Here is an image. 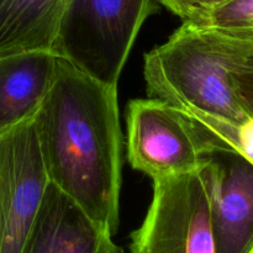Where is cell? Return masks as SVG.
Segmentation results:
<instances>
[{
  "label": "cell",
  "mask_w": 253,
  "mask_h": 253,
  "mask_svg": "<svg viewBox=\"0 0 253 253\" xmlns=\"http://www.w3.org/2000/svg\"><path fill=\"white\" fill-rule=\"evenodd\" d=\"M53 51H26L0 57V135L32 120L56 78Z\"/></svg>",
  "instance_id": "9"
},
{
  "label": "cell",
  "mask_w": 253,
  "mask_h": 253,
  "mask_svg": "<svg viewBox=\"0 0 253 253\" xmlns=\"http://www.w3.org/2000/svg\"><path fill=\"white\" fill-rule=\"evenodd\" d=\"M239 93L250 118L253 116V51L242 66L239 76Z\"/></svg>",
  "instance_id": "14"
},
{
  "label": "cell",
  "mask_w": 253,
  "mask_h": 253,
  "mask_svg": "<svg viewBox=\"0 0 253 253\" xmlns=\"http://www.w3.org/2000/svg\"><path fill=\"white\" fill-rule=\"evenodd\" d=\"M21 253H124L113 235L48 183Z\"/></svg>",
  "instance_id": "8"
},
{
  "label": "cell",
  "mask_w": 253,
  "mask_h": 253,
  "mask_svg": "<svg viewBox=\"0 0 253 253\" xmlns=\"http://www.w3.org/2000/svg\"><path fill=\"white\" fill-rule=\"evenodd\" d=\"M216 150L219 141L185 111L156 98L128 104V162L151 179L198 172Z\"/></svg>",
  "instance_id": "4"
},
{
  "label": "cell",
  "mask_w": 253,
  "mask_h": 253,
  "mask_svg": "<svg viewBox=\"0 0 253 253\" xmlns=\"http://www.w3.org/2000/svg\"><path fill=\"white\" fill-rule=\"evenodd\" d=\"M34 125L48 182L114 236L123 168L118 86L58 57L56 78Z\"/></svg>",
  "instance_id": "1"
},
{
  "label": "cell",
  "mask_w": 253,
  "mask_h": 253,
  "mask_svg": "<svg viewBox=\"0 0 253 253\" xmlns=\"http://www.w3.org/2000/svg\"><path fill=\"white\" fill-rule=\"evenodd\" d=\"M48 183L34 119L0 135V253H21Z\"/></svg>",
  "instance_id": "6"
},
{
  "label": "cell",
  "mask_w": 253,
  "mask_h": 253,
  "mask_svg": "<svg viewBox=\"0 0 253 253\" xmlns=\"http://www.w3.org/2000/svg\"><path fill=\"white\" fill-rule=\"evenodd\" d=\"M192 22L234 31H253V0H231Z\"/></svg>",
  "instance_id": "12"
},
{
  "label": "cell",
  "mask_w": 253,
  "mask_h": 253,
  "mask_svg": "<svg viewBox=\"0 0 253 253\" xmlns=\"http://www.w3.org/2000/svg\"><path fill=\"white\" fill-rule=\"evenodd\" d=\"M152 182V200L142 224L131 234L130 253H215L203 168Z\"/></svg>",
  "instance_id": "5"
},
{
  "label": "cell",
  "mask_w": 253,
  "mask_h": 253,
  "mask_svg": "<svg viewBox=\"0 0 253 253\" xmlns=\"http://www.w3.org/2000/svg\"><path fill=\"white\" fill-rule=\"evenodd\" d=\"M187 114L207 128L219 141L221 148L236 151L253 163V116L242 124H231L203 114Z\"/></svg>",
  "instance_id": "11"
},
{
  "label": "cell",
  "mask_w": 253,
  "mask_h": 253,
  "mask_svg": "<svg viewBox=\"0 0 253 253\" xmlns=\"http://www.w3.org/2000/svg\"><path fill=\"white\" fill-rule=\"evenodd\" d=\"M183 21H192L231 0H157Z\"/></svg>",
  "instance_id": "13"
},
{
  "label": "cell",
  "mask_w": 253,
  "mask_h": 253,
  "mask_svg": "<svg viewBox=\"0 0 253 253\" xmlns=\"http://www.w3.org/2000/svg\"><path fill=\"white\" fill-rule=\"evenodd\" d=\"M203 173L215 253H253V163L222 148L210 155Z\"/></svg>",
  "instance_id": "7"
},
{
  "label": "cell",
  "mask_w": 253,
  "mask_h": 253,
  "mask_svg": "<svg viewBox=\"0 0 253 253\" xmlns=\"http://www.w3.org/2000/svg\"><path fill=\"white\" fill-rule=\"evenodd\" d=\"M157 0H71L52 51L78 71L118 86L133 43Z\"/></svg>",
  "instance_id": "3"
},
{
  "label": "cell",
  "mask_w": 253,
  "mask_h": 253,
  "mask_svg": "<svg viewBox=\"0 0 253 253\" xmlns=\"http://www.w3.org/2000/svg\"><path fill=\"white\" fill-rule=\"evenodd\" d=\"M71 0H0V57L52 51Z\"/></svg>",
  "instance_id": "10"
},
{
  "label": "cell",
  "mask_w": 253,
  "mask_h": 253,
  "mask_svg": "<svg viewBox=\"0 0 253 253\" xmlns=\"http://www.w3.org/2000/svg\"><path fill=\"white\" fill-rule=\"evenodd\" d=\"M252 51L253 31L183 21L145 56L148 96L187 113L245 123L250 115L240 98L239 76Z\"/></svg>",
  "instance_id": "2"
}]
</instances>
